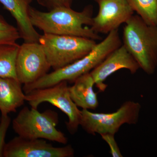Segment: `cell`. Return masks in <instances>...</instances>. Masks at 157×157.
Instances as JSON below:
<instances>
[{"mask_svg": "<svg viewBox=\"0 0 157 157\" xmlns=\"http://www.w3.org/2000/svg\"><path fill=\"white\" fill-rule=\"evenodd\" d=\"M29 16L32 25L44 33L76 36L94 40L101 39L98 34L86 26H91L92 24L91 5L81 11L62 7L43 12L31 6Z\"/></svg>", "mask_w": 157, "mask_h": 157, "instance_id": "cell-1", "label": "cell"}, {"mask_svg": "<svg viewBox=\"0 0 157 157\" xmlns=\"http://www.w3.org/2000/svg\"><path fill=\"white\" fill-rule=\"evenodd\" d=\"M122 44L118 29L111 31L85 56L63 67L47 73L31 84L24 85L23 90L27 94L33 90L50 87L63 81L73 83L78 77L90 73Z\"/></svg>", "mask_w": 157, "mask_h": 157, "instance_id": "cell-2", "label": "cell"}, {"mask_svg": "<svg viewBox=\"0 0 157 157\" xmlns=\"http://www.w3.org/2000/svg\"><path fill=\"white\" fill-rule=\"evenodd\" d=\"M123 41L140 68L148 75L153 74L157 67V27L133 15L125 23Z\"/></svg>", "mask_w": 157, "mask_h": 157, "instance_id": "cell-3", "label": "cell"}, {"mask_svg": "<svg viewBox=\"0 0 157 157\" xmlns=\"http://www.w3.org/2000/svg\"><path fill=\"white\" fill-rule=\"evenodd\" d=\"M57 113L51 109L40 112L38 109L23 107L12 121V128L18 136L29 139H43L66 144L67 137L56 128Z\"/></svg>", "mask_w": 157, "mask_h": 157, "instance_id": "cell-4", "label": "cell"}, {"mask_svg": "<svg viewBox=\"0 0 157 157\" xmlns=\"http://www.w3.org/2000/svg\"><path fill=\"white\" fill-rule=\"evenodd\" d=\"M39 42L54 70L85 56L97 44L95 40L84 37L45 33L40 35Z\"/></svg>", "mask_w": 157, "mask_h": 157, "instance_id": "cell-5", "label": "cell"}, {"mask_svg": "<svg viewBox=\"0 0 157 157\" xmlns=\"http://www.w3.org/2000/svg\"><path fill=\"white\" fill-rule=\"evenodd\" d=\"M140 109L141 106L138 102L127 101L117 111L111 113H94L82 109L80 126L90 135H115L123 125L137 123Z\"/></svg>", "mask_w": 157, "mask_h": 157, "instance_id": "cell-6", "label": "cell"}, {"mask_svg": "<svg viewBox=\"0 0 157 157\" xmlns=\"http://www.w3.org/2000/svg\"><path fill=\"white\" fill-rule=\"evenodd\" d=\"M69 86L67 82L63 81L50 87L33 90L25 94V100L35 109L48 102L60 109L68 118L66 123L68 132L74 135L80 126L81 112L70 98Z\"/></svg>", "mask_w": 157, "mask_h": 157, "instance_id": "cell-7", "label": "cell"}, {"mask_svg": "<svg viewBox=\"0 0 157 157\" xmlns=\"http://www.w3.org/2000/svg\"><path fill=\"white\" fill-rule=\"evenodd\" d=\"M51 68L42 45L25 42L20 45L16 60L17 78L22 84H31L47 74Z\"/></svg>", "mask_w": 157, "mask_h": 157, "instance_id": "cell-8", "label": "cell"}, {"mask_svg": "<svg viewBox=\"0 0 157 157\" xmlns=\"http://www.w3.org/2000/svg\"><path fill=\"white\" fill-rule=\"evenodd\" d=\"M72 145L56 147L45 139H29L17 136L6 143L3 157H72Z\"/></svg>", "mask_w": 157, "mask_h": 157, "instance_id": "cell-9", "label": "cell"}, {"mask_svg": "<svg viewBox=\"0 0 157 157\" xmlns=\"http://www.w3.org/2000/svg\"><path fill=\"white\" fill-rule=\"evenodd\" d=\"M99 11L91 28L96 33L107 34L118 29L134 15L128 0H95Z\"/></svg>", "mask_w": 157, "mask_h": 157, "instance_id": "cell-10", "label": "cell"}, {"mask_svg": "<svg viewBox=\"0 0 157 157\" xmlns=\"http://www.w3.org/2000/svg\"><path fill=\"white\" fill-rule=\"evenodd\" d=\"M139 69L137 61L122 44L113 51L90 73L96 87L100 91L104 92L107 87L104 82L113 73L121 69H126L133 74Z\"/></svg>", "mask_w": 157, "mask_h": 157, "instance_id": "cell-11", "label": "cell"}, {"mask_svg": "<svg viewBox=\"0 0 157 157\" xmlns=\"http://www.w3.org/2000/svg\"><path fill=\"white\" fill-rule=\"evenodd\" d=\"M32 1L0 0V3L15 19L21 38L25 42H39L40 35L32 25L29 16Z\"/></svg>", "mask_w": 157, "mask_h": 157, "instance_id": "cell-12", "label": "cell"}, {"mask_svg": "<svg viewBox=\"0 0 157 157\" xmlns=\"http://www.w3.org/2000/svg\"><path fill=\"white\" fill-rule=\"evenodd\" d=\"M16 78L0 77V111L2 115L15 112L24 104L25 94Z\"/></svg>", "mask_w": 157, "mask_h": 157, "instance_id": "cell-13", "label": "cell"}, {"mask_svg": "<svg viewBox=\"0 0 157 157\" xmlns=\"http://www.w3.org/2000/svg\"><path fill=\"white\" fill-rule=\"evenodd\" d=\"M94 78L88 73L76 79L72 86H69L70 97L78 107L82 109H94L99 106L98 93L93 89Z\"/></svg>", "mask_w": 157, "mask_h": 157, "instance_id": "cell-14", "label": "cell"}, {"mask_svg": "<svg viewBox=\"0 0 157 157\" xmlns=\"http://www.w3.org/2000/svg\"><path fill=\"white\" fill-rule=\"evenodd\" d=\"M19 47L17 42L0 44V77L17 79L15 65Z\"/></svg>", "mask_w": 157, "mask_h": 157, "instance_id": "cell-15", "label": "cell"}, {"mask_svg": "<svg viewBox=\"0 0 157 157\" xmlns=\"http://www.w3.org/2000/svg\"><path fill=\"white\" fill-rule=\"evenodd\" d=\"M134 12L148 25L157 27V0H128Z\"/></svg>", "mask_w": 157, "mask_h": 157, "instance_id": "cell-16", "label": "cell"}, {"mask_svg": "<svg viewBox=\"0 0 157 157\" xmlns=\"http://www.w3.org/2000/svg\"><path fill=\"white\" fill-rule=\"evenodd\" d=\"M11 123V119L8 115H2L0 119V157H3L6 146V137Z\"/></svg>", "mask_w": 157, "mask_h": 157, "instance_id": "cell-17", "label": "cell"}, {"mask_svg": "<svg viewBox=\"0 0 157 157\" xmlns=\"http://www.w3.org/2000/svg\"><path fill=\"white\" fill-rule=\"evenodd\" d=\"M73 0H37L40 6L46 8L48 11L58 7L71 8Z\"/></svg>", "mask_w": 157, "mask_h": 157, "instance_id": "cell-18", "label": "cell"}, {"mask_svg": "<svg viewBox=\"0 0 157 157\" xmlns=\"http://www.w3.org/2000/svg\"><path fill=\"white\" fill-rule=\"evenodd\" d=\"M101 138L109 145L110 148V153L113 157H123L116 141L114 136L115 135L111 134H102L101 135Z\"/></svg>", "mask_w": 157, "mask_h": 157, "instance_id": "cell-19", "label": "cell"}, {"mask_svg": "<svg viewBox=\"0 0 157 157\" xmlns=\"http://www.w3.org/2000/svg\"><path fill=\"white\" fill-rule=\"evenodd\" d=\"M20 38L17 30L13 31H0V44L16 43L17 40Z\"/></svg>", "mask_w": 157, "mask_h": 157, "instance_id": "cell-20", "label": "cell"}, {"mask_svg": "<svg viewBox=\"0 0 157 157\" xmlns=\"http://www.w3.org/2000/svg\"><path fill=\"white\" fill-rule=\"evenodd\" d=\"M17 30V29L9 24L2 16L0 15V31H13Z\"/></svg>", "mask_w": 157, "mask_h": 157, "instance_id": "cell-21", "label": "cell"}]
</instances>
